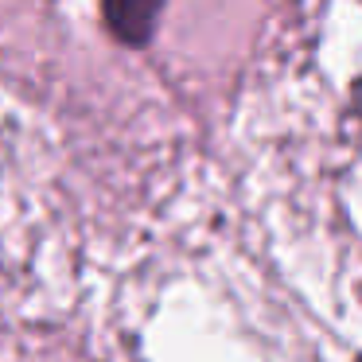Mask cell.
<instances>
[{"label":"cell","mask_w":362,"mask_h":362,"mask_svg":"<svg viewBox=\"0 0 362 362\" xmlns=\"http://www.w3.org/2000/svg\"><path fill=\"white\" fill-rule=\"evenodd\" d=\"M102 20L113 40L125 47H144L156 32L160 0H102Z\"/></svg>","instance_id":"cell-1"}]
</instances>
